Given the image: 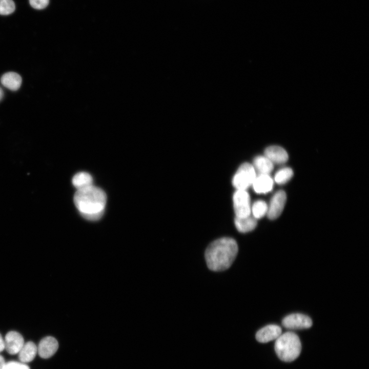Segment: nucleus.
I'll list each match as a JSON object with an SVG mask.
<instances>
[{
	"instance_id": "22",
	"label": "nucleus",
	"mask_w": 369,
	"mask_h": 369,
	"mask_svg": "<svg viewBox=\"0 0 369 369\" xmlns=\"http://www.w3.org/2000/svg\"><path fill=\"white\" fill-rule=\"evenodd\" d=\"M49 2V0H29L30 5L36 9H43L46 8Z\"/></svg>"
},
{
	"instance_id": "21",
	"label": "nucleus",
	"mask_w": 369,
	"mask_h": 369,
	"mask_svg": "<svg viewBox=\"0 0 369 369\" xmlns=\"http://www.w3.org/2000/svg\"><path fill=\"white\" fill-rule=\"evenodd\" d=\"M4 369H30V368L23 362L10 361L5 363Z\"/></svg>"
},
{
	"instance_id": "14",
	"label": "nucleus",
	"mask_w": 369,
	"mask_h": 369,
	"mask_svg": "<svg viewBox=\"0 0 369 369\" xmlns=\"http://www.w3.org/2000/svg\"><path fill=\"white\" fill-rule=\"evenodd\" d=\"M37 353V347L35 344L29 341L24 343L18 352V358L23 363H27L32 361Z\"/></svg>"
},
{
	"instance_id": "23",
	"label": "nucleus",
	"mask_w": 369,
	"mask_h": 369,
	"mask_svg": "<svg viewBox=\"0 0 369 369\" xmlns=\"http://www.w3.org/2000/svg\"><path fill=\"white\" fill-rule=\"evenodd\" d=\"M5 349V342L2 335L0 334V352Z\"/></svg>"
},
{
	"instance_id": "9",
	"label": "nucleus",
	"mask_w": 369,
	"mask_h": 369,
	"mask_svg": "<svg viewBox=\"0 0 369 369\" xmlns=\"http://www.w3.org/2000/svg\"><path fill=\"white\" fill-rule=\"evenodd\" d=\"M58 348L57 340L53 337L47 336L40 341L37 347V353L40 357L47 359L52 356Z\"/></svg>"
},
{
	"instance_id": "6",
	"label": "nucleus",
	"mask_w": 369,
	"mask_h": 369,
	"mask_svg": "<svg viewBox=\"0 0 369 369\" xmlns=\"http://www.w3.org/2000/svg\"><path fill=\"white\" fill-rule=\"evenodd\" d=\"M282 323L285 327L294 330L308 329L312 325V320L309 316L299 313L286 316Z\"/></svg>"
},
{
	"instance_id": "16",
	"label": "nucleus",
	"mask_w": 369,
	"mask_h": 369,
	"mask_svg": "<svg viewBox=\"0 0 369 369\" xmlns=\"http://www.w3.org/2000/svg\"><path fill=\"white\" fill-rule=\"evenodd\" d=\"M72 182L74 187L78 190L92 186L93 178L89 173L80 172L73 177Z\"/></svg>"
},
{
	"instance_id": "15",
	"label": "nucleus",
	"mask_w": 369,
	"mask_h": 369,
	"mask_svg": "<svg viewBox=\"0 0 369 369\" xmlns=\"http://www.w3.org/2000/svg\"><path fill=\"white\" fill-rule=\"evenodd\" d=\"M235 224L238 231L241 233H247L255 228L257 225V220L256 218L251 215L244 217H235Z\"/></svg>"
},
{
	"instance_id": "3",
	"label": "nucleus",
	"mask_w": 369,
	"mask_h": 369,
	"mask_svg": "<svg viewBox=\"0 0 369 369\" xmlns=\"http://www.w3.org/2000/svg\"><path fill=\"white\" fill-rule=\"evenodd\" d=\"M275 343V351L282 361L291 362L300 355L301 344L298 336L291 332L281 334Z\"/></svg>"
},
{
	"instance_id": "11",
	"label": "nucleus",
	"mask_w": 369,
	"mask_h": 369,
	"mask_svg": "<svg viewBox=\"0 0 369 369\" xmlns=\"http://www.w3.org/2000/svg\"><path fill=\"white\" fill-rule=\"evenodd\" d=\"M264 156L273 163H284L288 159V154L286 151L283 148L278 146H271L266 148L264 151Z\"/></svg>"
},
{
	"instance_id": "4",
	"label": "nucleus",
	"mask_w": 369,
	"mask_h": 369,
	"mask_svg": "<svg viewBox=\"0 0 369 369\" xmlns=\"http://www.w3.org/2000/svg\"><path fill=\"white\" fill-rule=\"evenodd\" d=\"M256 176L255 168L249 163L242 164L232 179V184L237 190H245L252 184Z\"/></svg>"
},
{
	"instance_id": "20",
	"label": "nucleus",
	"mask_w": 369,
	"mask_h": 369,
	"mask_svg": "<svg viewBox=\"0 0 369 369\" xmlns=\"http://www.w3.org/2000/svg\"><path fill=\"white\" fill-rule=\"evenodd\" d=\"M15 6L12 0H0V14L7 15L12 13Z\"/></svg>"
},
{
	"instance_id": "1",
	"label": "nucleus",
	"mask_w": 369,
	"mask_h": 369,
	"mask_svg": "<svg viewBox=\"0 0 369 369\" xmlns=\"http://www.w3.org/2000/svg\"><path fill=\"white\" fill-rule=\"evenodd\" d=\"M237 252L238 245L234 239L229 237L218 239L206 249L205 258L207 265L214 271L227 270L232 264Z\"/></svg>"
},
{
	"instance_id": "18",
	"label": "nucleus",
	"mask_w": 369,
	"mask_h": 369,
	"mask_svg": "<svg viewBox=\"0 0 369 369\" xmlns=\"http://www.w3.org/2000/svg\"><path fill=\"white\" fill-rule=\"evenodd\" d=\"M293 175V171L290 168H283L278 170L274 177L275 181L279 184H282L289 181Z\"/></svg>"
},
{
	"instance_id": "25",
	"label": "nucleus",
	"mask_w": 369,
	"mask_h": 369,
	"mask_svg": "<svg viewBox=\"0 0 369 369\" xmlns=\"http://www.w3.org/2000/svg\"><path fill=\"white\" fill-rule=\"evenodd\" d=\"M4 96V92L1 88H0V100L3 98Z\"/></svg>"
},
{
	"instance_id": "19",
	"label": "nucleus",
	"mask_w": 369,
	"mask_h": 369,
	"mask_svg": "<svg viewBox=\"0 0 369 369\" xmlns=\"http://www.w3.org/2000/svg\"><path fill=\"white\" fill-rule=\"evenodd\" d=\"M268 206L263 200L255 201L251 207V212L253 216L256 219H259L267 214Z\"/></svg>"
},
{
	"instance_id": "13",
	"label": "nucleus",
	"mask_w": 369,
	"mask_h": 369,
	"mask_svg": "<svg viewBox=\"0 0 369 369\" xmlns=\"http://www.w3.org/2000/svg\"><path fill=\"white\" fill-rule=\"evenodd\" d=\"M22 77L20 76L13 72H9L5 73L1 78L2 84L7 88L12 91L18 90L22 84Z\"/></svg>"
},
{
	"instance_id": "8",
	"label": "nucleus",
	"mask_w": 369,
	"mask_h": 369,
	"mask_svg": "<svg viewBox=\"0 0 369 369\" xmlns=\"http://www.w3.org/2000/svg\"><path fill=\"white\" fill-rule=\"evenodd\" d=\"M5 349L11 355L18 354L24 344V340L20 334L10 331L5 336Z\"/></svg>"
},
{
	"instance_id": "2",
	"label": "nucleus",
	"mask_w": 369,
	"mask_h": 369,
	"mask_svg": "<svg viewBox=\"0 0 369 369\" xmlns=\"http://www.w3.org/2000/svg\"><path fill=\"white\" fill-rule=\"evenodd\" d=\"M107 195L93 185L78 190L74 195V204L81 215L104 212Z\"/></svg>"
},
{
	"instance_id": "7",
	"label": "nucleus",
	"mask_w": 369,
	"mask_h": 369,
	"mask_svg": "<svg viewBox=\"0 0 369 369\" xmlns=\"http://www.w3.org/2000/svg\"><path fill=\"white\" fill-rule=\"evenodd\" d=\"M286 200V194L282 190L277 191L273 195L268 206L267 212L270 219H275L280 215L284 209Z\"/></svg>"
},
{
	"instance_id": "24",
	"label": "nucleus",
	"mask_w": 369,
	"mask_h": 369,
	"mask_svg": "<svg viewBox=\"0 0 369 369\" xmlns=\"http://www.w3.org/2000/svg\"><path fill=\"white\" fill-rule=\"evenodd\" d=\"M5 363L4 358L0 355V369H4Z\"/></svg>"
},
{
	"instance_id": "12",
	"label": "nucleus",
	"mask_w": 369,
	"mask_h": 369,
	"mask_svg": "<svg viewBox=\"0 0 369 369\" xmlns=\"http://www.w3.org/2000/svg\"><path fill=\"white\" fill-rule=\"evenodd\" d=\"M252 185L256 193H266L272 190L273 181L269 174H259L256 176Z\"/></svg>"
},
{
	"instance_id": "5",
	"label": "nucleus",
	"mask_w": 369,
	"mask_h": 369,
	"mask_svg": "<svg viewBox=\"0 0 369 369\" xmlns=\"http://www.w3.org/2000/svg\"><path fill=\"white\" fill-rule=\"evenodd\" d=\"M233 204L236 217H244L250 215V198L245 190H236L233 195Z\"/></svg>"
},
{
	"instance_id": "10",
	"label": "nucleus",
	"mask_w": 369,
	"mask_h": 369,
	"mask_svg": "<svg viewBox=\"0 0 369 369\" xmlns=\"http://www.w3.org/2000/svg\"><path fill=\"white\" fill-rule=\"evenodd\" d=\"M281 327L277 325H268L257 332L256 339L259 342L266 343L276 339L281 334Z\"/></svg>"
},
{
	"instance_id": "17",
	"label": "nucleus",
	"mask_w": 369,
	"mask_h": 369,
	"mask_svg": "<svg viewBox=\"0 0 369 369\" xmlns=\"http://www.w3.org/2000/svg\"><path fill=\"white\" fill-rule=\"evenodd\" d=\"M253 167L260 174H269L273 170V163L265 156H258L253 161Z\"/></svg>"
}]
</instances>
